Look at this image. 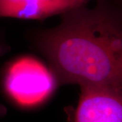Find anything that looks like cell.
<instances>
[{
    "label": "cell",
    "mask_w": 122,
    "mask_h": 122,
    "mask_svg": "<svg viewBox=\"0 0 122 122\" xmlns=\"http://www.w3.org/2000/svg\"><path fill=\"white\" fill-rule=\"evenodd\" d=\"M86 5L61 14L39 37V49L61 84L122 88L121 12L105 0Z\"/></svg>",
    "instance_id": "1"
},
{
    "label": "cell",
    "mask_w": 122,
    "mask_h": 122,
    "mask_svg": "<svg viewBox=\"0 0 122 122\" xmlns=\"http://www.w3.org/2000/svg\"><path fill=\"white\" fill-rule=\"evenodd\" d=\"M56 79L39 61L24 57L12 63L4 76L5 90L16 102L33 106L45 100L54 90Z\"/></svg>",
    "instance_id": "2"
},
{
    "label": "cell",
    "mask_w": 122,
    "mask_h": 122,
    "mask_svg": "<svg viewBox=\"0 0 122 122\" xmlns=\"http://www.w3.org/2000/svg\"><path fill=\"white\" fill-rule=\"evenodd\" d=\"M90 0H0V18L42 20L87 5Z\"/></svg>",
    "instance_id": "4"
},
{
    "label": "cell",
    "mask_w": 122,
    "mask_h": 122,
    "mask_svg": "<svg viewBox=\"0 0 122 122\" xmlns=\"http://www.w3.org/2000/svg\"><path fill=\"white\" fill-rule=\"evenodd\" d=\"M5 113H6V109L5 108L4 105L0 104V116L4 115Z\"/></svg>",
    "instance_id": "5"
},
{
    "label": "cell",
    "mask_w": 122,
    "mask_h": 122,
    "mask_svg": "<svg viewBox=\"0 0 122 122\" xmlns=\"http://www.w3.org/2000/svg\"><path fill=\"white\" fill-rule=\"evenodd\" d=\"M80 88L74 122H122V88Z\"/></svg>",
    "instance_id": "3"
}]
</instances>
